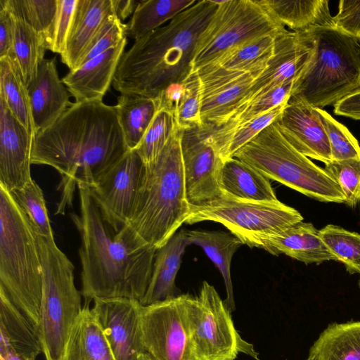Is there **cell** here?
<instances>
[{"label": "cell", "mask_w": 360, "mask_h": 360, "mask_svg": "<svg viewBox=\"0 0 360 360\" xmlns=\"http://www.w3.org/2000/svg\"><path fill=\"white\" fill-rule=\"evenodd\" d=\"M312 51L311 42L304 32L287 30L277 36L266 67L255 79L231 117L275 87L295 80L309 61Z\"/></svg>", "instance_id": "obj_16"}, {"label": "cell", "mask_w": 360, "mask_h": 360, "mask_svg": "<svg viewBox=\"0 0 360 360\" xmlns=\"http://www.w3.org/2000/svg\"><path fill=\"white\" fill-rule=\"evenodd\" d=\"M142 304L136 300L96 299L91 309L115 360H139L146 353L141 330Z\"/></svg>", "instance_id": "obj_17"}, {"label": "cell", "mask_w": 360, "mask_h": 360, "mask_svg": "<svg viewBox=\"0 0 360 360\" xmlns=\"http://www.w3.org/2000/svg\"><path fill=\"white\" fill-rule=\"evenodd\" d=\"M184 83L185 94L174 115L176 123L181 130L204 124L200 115V84L197 71L191 72Z\"/></svg>", "instance_id": "obj_43"}, {"label": "cell", "mask_w": 360, "mask_h": 360, "mask_svg": "<svg viewBox=\"0 0 360 360\" xmlns=\"http://www.w3.org/2000/svg\"><path fill=\"white\" fill-rule=\"evenodd\" d=\"M195 2L196 0L139 1L127 25V34L137 41L160 27Z\"/></svg>", "instance_id": "obj_34"}, {"label": "cell", "mask_w": 360, "mask_h": 360, "mask_svg": "<svg viewBox=\"0 0 360 360\" xmlns=\"http://www.w3.org/2000/svg\"><path fill=\"white\" fill-rule=\"evenodd\" d=\"M139 2L136 0H112L114 12L121 21L134 13Z\"/></svg>", "instance_id": "obj_50"}, {"label": "cell", "mask_w": 360, "mask_h": 360, "mask_svg": "<svg viewBox=\"0 0 360 360\" xmlns=\"http://www.w3.org/2000/svg\"><path fill=\"white\" fill-rule=\"evenodd\" d=\"M316 109L328 139L332 161L360 159V146L349 129L326 110Z\"/></svg>", "instance_id": "obj_42"}, {"label": "cell", "mask_w": 360, "mask_h": 360, "mask_svg": "<svg viewBox=\"0 0 360 360\" xmlns=\"http://www.w3.org/2000/svg\"><path fill=\"white\" fill-rule=\"evenodd\" d=\"M280 24L295 32L335 26L328 0H259Z\"/></svg>", "instance_id": "obj_27"}, {"label": "cell", "mask_w": 360, "mask_h": 360, "mask_svg": "<svg viewBox=\"0 0 360 360\" xmlns=\"http://www.w3.org/2000/svg\"><path fill=\"white\" fill-rule=\"evenodd\" d=\"M189 294L142 305L141 330L144 349L154 360H198L188 323Z\"/></svg>", "instance_id": "obj_12"}, {"label": "cell", "mask_w": 360, "mask_h": 360, "mask_svg": "<svg viewBox=\"0 0 360 360\" xmlns=\"http://www.w3.org/2000/svg\"><path fill=\"white\" fill-rule=\"evenodd\" d=\"M15 37V18L4 6L0 5V58L11 57Z\"/></svg>", "instance_id": "obj_48"}, {"label": "cell", "mask_w": 360, "mask_h": 360, "mask_svg": "<svg viewBox=\"0 0 360 360\" xmlns=\"http://www.w3.org/2000/svg\"><path fill=\"white\" fill-rule=\"evenodd\" d=\"M37 358L42 352L37 328L0 286V354Z\"/></svg>", "instance_id": "obj_26"}, {"label": "cell", "mask_w": 360, "mask_h": 360, "mask_svg": "<svg viewBox=\"0 0 360 360\" xmlns=\"http://www.w3.org/2000/svg\"><path fill=\"white\" fill-rule=\"evenodd\" d=\"M222 195L243 201L277 203L270 179L248 164L236 158L224 160L219 175Z\"/></svg>", "instance_id": "obj_25"}, {"label": "cell", "mask_w": 360, "mask_h": 360, "mask_svg": "<svg viewBox=\"0 0 360 360\" xmlns=\"http://www.w3.org/2000/svg\"><path fill=\"white\" fill-rule=\"evenodd\" d=\"M56 62L55 57L44 58L27 86L35 134L50 127L72 104Z\"/></svg>", "instance_id": "obj_20"}, {"label": "cell", "mask_w": 360, "mask_h": 360, "mask_svg": "<svg viewBox=\"0 0 360 360\" xmlns=\"http://www.w3.org/2000/svg\"><path fill=\"white\" fill-rule=\"evenodd\" d=\"M204 221L220 223L238 238L243 245L262 248V240L303 221L301 214L281 202H255L221 198L198 204H190L185 224Z\"/></svg>", "instance_id": "obj_10"}, {"label": "cell", "mask_w": 360, "mask_h": 360, "mask_svg": "<svg viewBox=\"0 0 360 360\" xmlns=\"http://www.w3.org/2000/svg\"><path fill=\"white\" fill-rule=\"evenodd\" d=\"M333 106L335 115L360 120V88L342 98Z\"/></svg>", "instance_id": "obj_49"}, {"label": "cell", "mask_w": 360, "mask_h": 360, "mask_svg": "<svg viewBox=\"0 0 360 360\" xmlns=\"http://www.w3.org/2000/svg\"><path fill=\"white\" fill-rule=\"evenodd\" d=\"M275 122L283 136L300 153L324 164L332 161L328 139L316 108L290 98Z\"/></svg>", "instance_id": "obj_19"}, {"label": "cell", "mask_w": 360, "mask_h": 360, "mask_svg": "<svg viewBox=\"0 0 360 360\" xmlns=\"http://www.w3.org/2000/svg\"><path fill=\"white\" fill-rule=\"evenodd\" d=\"M313 360H360V321L329 325L311 346Z\"/></svg>", "instance_id": "obj_30"}, {"label": "cell", "mask_w": 360, "mask_h": 360, "mask_svg": "<svg viewBox=\"0 0 360 360\" xmlns=\"http://www.w3.org/2000/svg\"><path fill=\"white\" fill-rule=\"evenodd\" d=\"M307 360H313V359L310 357H308Z\"/></svg>", "instance_id": "obj_53"}, {"label": "cell", "mask_w": 360, "mask_h": 360, "mask_svg": "<svg viewBox=\"0 0 360 360\" xmlns=\"http://www.w3.org/2000/svg\"><path fill=\"white\" fill-rule=\"evenodd\" d=\"M38 244L42 268L38 333L46 360H60L83 309L82 293L75 286V266L54 238L38 236Z\"/></svg>", "instance_id": "obj_8"}, {"label": "cell", "mask_w": 360, "mask_h": 360, "mask_svg": "<svg viewBox=\"0 0 360 360\" xmlns=\"http://www.w3.org/2000/svg\"><path fill=\"white\" fill-rule=\"evenodd\" d=\"M77 188L80 213L70 216L81 238L82 295L93 300L125 297L141 302L158 250L134 249L115 234L112 236L88 187Z\"/></svg>", "instance_id": "obj_3"}, {"label": "cell", "mask_w": 360, "mask_h": 360, "mask_svg": "<svg viewBox=\"0 0 360 360\" xmlns=\"http://www.w3.org/2000/svg\"><path fill=\"white\" fill-rule=\"evenodd\" d=\"M324 169L340 186L345 204L354 206L360 202V159L330 161Z\"/></svg>", "instance_id": "obj_44"}, {"label": "cell", "mask_w": 360, "mask_h": 360, "mask_svg": "<svg viewBox=\"0 0 360 360\" xmlns=\"http://www.w3.org/2000/svg\"><path fill=\"white\" fill-rule=\"evenodd\" d=\"M236 158L273 179L322 202L345 203L338 184L283 136L276 122L239 149Z\"/></svg>", "instance_id": "obj_7"}, {"label": "cell", "mask_w": 360, "mask_h": 360, "mask_svg": "<svg viewBox=\"0 0 360 360\" xmlns=\"http://www.w3.org/2000/svg\"><path fill=\"white\" fill-rule=\"evenodd\" d=\"M272 52L240 69L196 70L200 84V115L204 124L219 127L229 121L255 79L266 67Z\"/></svg>", "instance_id": "obj_15"}, {"label": "cell", "mask_w": 360, "mask_h": 360, "mask_svg": "<svg viewBox=\"0 0 360 360\" xmlns=\"http://www.w3.org/2000/svg\"><path fill=\"white\" fill-rule=\"evenodd\" d=\"M187 245L186 230L181 229L157 250L150 282L141 301L142 305H150L182 294L176 286L175 279Z\"/></svg>", "instance_id": "obj_24"}, {"label": "cell", "mask_w": 360, "mask_h": 360, "mask_svg": "<svg viewBox=\"0 0 360 360\" xmlns=\"http://www.w3.org/2000/svg\"><path fill=\"white\" fill-rule=\"evenodd\" d=\"M319 235L337 261L350 274H360V234L340 226L328 224L319 231Z\"/></svg>", "instance_id": "obj_39"}, {"label": "cell", "mask_w": 360, "mask_h": 360, "mask_svg": "<svg viewBox=\"0 0 360 360\" xmlns=\"http://www.w3.org/2000/svg\"><path fill=\"white\" fill-rule=\"evenodd\" d=\"M58 0H0V5L51 43L56 18Z\"/></svg>", "instance_id": "obj_35"}, {"label": "cell", "mask_w": 360, "mask_h": 360, "mask_svg": "<svg viewBox=\"0 0 360 360\" xmlns=\"http://www.w3.org/2000/svg\"><path fill=\"white\" fill-rule=\"evenodd\" d=\"M176 126L174 115L160 108L135 149L145 165H152L158 160Z\"/></svg>", "instance_id": "obj_40"}, {"label": "cell", "mask_w": 360, "mask_h": 360, "mask_svg": "<svg viewBox=\"0 0 360 360\" xmlns=\"http://www.w3.org/2000/svg\"><path fill=\"white\" fill-rule=\"evenodd\" d=\"M112 0H77L61 61L75 70L106 17L114 13Z\"/></svg>", "instance_id": "obj_23"}, {"label": "cell", "mask_w": 360, "mask_h": 360, "mask_svg": "<svg viewBox=\"0 0 360 360\" xmlns=\"http://www.w3.org/2000/svg\"><path fill=\"white\" fill-rule=\"evenodd\" d=\"M287 103L276 106L259 116L213 138L224 160L232 158L243 146L256 137L265 128L275 122L282 114Z\"/></svg>", "instance_id": "obj_36"}, {"label": "cell", "mask_w": 360, "mask_h": 360, "mask_svg": "<svg viewBox=\"0 0 360 360\" xmlns=\"http://www.w3.org/2000/svg\"><path fill=\"white\" fill-rule=\"evenodd\" d=\"M34 137L0 99V186L9 192L24 187L32 179Z\"/></svg>", "instance_id": "obj_18"}, {"label": "cell", "mask_w": 360, "mask_h": 360, "mask_svg": "<svg viewBox=\"0 0 360 360\" xmlns=\"http://www.w3.org/2000/svg\"><path fill=\"white\" fill-rule=\"evenodd\" d=\"M144 169L136 151L129 150L88 187L103 219L115 233L131 215Z\"/></svg>", "instance_id": "obj_13"}, {"label": "cell", "mask_w": 360, "mask_h": 360, "mask_svg": "<svg viewBox=\"0 0 360 360\" xmlns=\"http://www.w3.org/2000/svg\"><path fill=\"white\" fill-rule=\"evenodd\" d=\"M139 360H154L148 354L143 353L142 354L139 358Z\"/></svg>", "instance_id": "obj_52"}, {"label": "cell", "mask_w": 360, "mask_h": 360, "mask_svg": "<svg viewBox=\"0 0 360 360\" xmlns=\"http://www.w3.org/2000/svg\"><path fill=\"white\" fill-rule=\"evenodd\" d=\"M262 243V248L271 255L284 254L305 264L337 261L311 223L299 222L283 231L264 237Z\"/></svg>", "instance_id": "obj_22"}, {"label": "cell", "mask_w": 360, "mask_h": 360, "mask_svg": "<svg viewBox=\"0 0 360 360\" xmlns=\"http://www.w3.org/2000/svg\"><path fill=\"white\" fill-rule=\"evenodd\" d=\"M0 286L38 330L42 294L38 236L11 193L1 186Z\"/></svg>", "instance_id": "obj_6"}, {"label": "cell", "mask_w": 360, "mask_h": 360, "mask_svg": "<svg viewBox=\"0 0 360 360\" xmlns=\"http://www.w3.org/2000/svg\"><path fill=\"white\" fill-rule=\"evenodd\" d=\"M115 106L127 146L135 150L160 109V100L120 94Z\"/></svg>", "instance_id": "obj_31"}, {"label": "cell", "mask_w": 360, "mask_h": 360, "mask_svg": "<svg viewBox=\"0 0 360 360\" xmlns=\"http://www.w3.org/2000/svg\"><path fill=\"white\" fill-rule=\"evenodd\" d=\"M182 130L177 124L158 160L145 165L127 224L115 235L134 249L158 250L177 232L190 212L182 162Z\"/></svg>", "instance_id": "obj_4"}, {"label": "cell", "mask_w": 360, "mask_h": 360, "mask_svg": "<svg viewBox=\"0 0 360 360\" xmlns=\"http://www.w3.org/2000/svg\"><path fill=\"white\" fill-rule=\"evenodd\" d=\"M217 3V8L194 49L191 72L244 42L267 34L278 36L288 30L259 0H222Z\"/></svg>", "instance_id": "obj_9"}, {"label": "cell", "mask_w": 360, "mask_h": 360, "mask_svg": "<svg viewBox=\"0 0 360 360\" xmlns=\"http://www.w3.org/2000/svg\"><path fill=\"white\" fill-rule=\"evenodd\" d=\"M313 51L294 81L290 98L314 108L335 105L360 88V44L335 26L304 32Z\"/></svg>", "instance_id": "obj_5"}, {"label": "cell", "mask_w": 360, "mask_h": 360, "mask_svg": "<svg viewBox=\"0 0 360 360\" xmlns=\"http://www.w3.org/2000/svg\"><path fill=\"white\" fill-rule=\"evenodd\" d=\"M214 126L182 130L181 150L187 199L198 205L222 196L219 175L224 162L213 138Z\"/></svg>", "instance_id": "obj_14"}, {"label": "cell", "mask_w": 360, "mask_h": 360, "mask_svg": "<svg viewBox=\"0 0 360 360\" xmlns=\"http://www.w3.org/2000/svg\"><path fill=\"white\" fill-rule=\"evenodd\" d=\"M127 25L124 24L115 13L108 15L75 69L109 49L119 44L124 39L127 38Z\"/></svg>", "instance_id": "obj_45"}, {"label": "cell", "mask_w": 360, "mask_h": 360, "mask_svg": "<svg viewBox=\"0 0 360 360\" xmlns=\"http://www.w3.org/2000/svg\"><path fill=\"white\" fill-rule=\"evenodd\" d=\"M129 150L115 106L102 101L75 102L50 127L35 134L31 162L60 176L57 214L72 205L76 187H90Z\"/></svg>", "instance_id": "obj_1"}, {"label": "cell", "mask_w": 360, "mask_h": 360, "mask_svg": "<svg viewBox=\"0 0 360 360\" xmlns=\"http://www.w3.org/2000/svg\"><path fill=\"white\" fill-rule=\"evenodd\" d=\"M0 99L15 118L35 136L27 86L11 57L0 58Z\"/></svg>", "instance_id": "obj_32"}, {"label": "cell", "mask_w": 360, "mask_h": 360, "mask_svg": "<svg viewBox=\"0 0 360 360\" xmlns=\"http://www.w3.org/2000/svg\"><path fill=\"white\" fill-rule=\"evenodd\" d=\"M335 26L360 40V0H341L333 16Z\"/></svg>", "instance_id": "obj_47"}, {"label": "cell", "mask_w": 360, "mask_h": 360, "mask_svg": "<svg viewBox=\"0 0 360 360\" xmlns=\"http://www.w3.org/2000/svg\"><path fill=\"white\" fill-rule=\"evenodd\" d=\"M295 80H290L271 89L232 116L223 126L214 127L215 134H223L260 115L288 102Z\"/></svg>", "instance_id": "obj_41"}, {"label": "cell", "mask_w": 360, "mask_h": 360, "mask_svg": "<svg viewBox=\"0 0 360 360\" xmlns=\"http://www.w3.org/2000/svg\"><path fill=\"white\" fill-rule=\"evenodd\" d=\"M46 50V37L15 18V37L11 58L15 63L27 86L36 77Z\"/></svg>", "instance_id": "obj_33"}, {"label": "cell", "mask_w": 360, "mask_h": 360, "mask_svg": "<svg viewBox=\"0 0 360 360\" xmlns=\"http://www.w3.org/2000/svg\"><path fill=\"white\" fill-rule=\"evenodd\" d=\"M201 0L166 25L135 41L122 54L112 86L120 94L158 98L169 86L184 81L198 38L217 8Z\"/></svg>", "instance_id": "obj_2"}, {"label": "cell", "mask_w": 360, "mask_h": 360, "mask_svg": "<svg viewBox=\"0 0 360 360\" xmlns=\"http://www.w3.org/2000/svg\"><path fill=\"white\" fill-rule=\"evenodd\" d=\"M276 37L267 34L244 42L197 71L237 70L246 67L271 53Z\"/></svg>", "instance_id": "obj_37"}, {"label": "cell", "mask_w": 360, "mask_h": 360, "mask_svg": "<svg viewBox=\"0 0 360 360\" xmlns=\"http://www.w3.org/2000/svg\"><path fill=\"white\" fill-rule=\"evenodd\" d=\"M77 0H58L51 43L49 50L63 53Z\"/></svg>", "instance_id": "obj_46"}, {"label": "cell", "mask_w": 360, "mask_h": 360, "mask_svg": "<svg viewBox=\"0 0 360 360\" xmlns=\"http://www.w3.org/2000/svg\"><path fill=\"white\" fill-rule=\"evenodd\" d=\"M127 38L117 46L88 60L62 79L75 102L102 101L124 52Z\"/></svg>", "instance_id": "obj_21"}, {"label": "cell", "mask_w": 360, "mask_h": 360, "mask_svg": "<svg viewBox=\"0 0 360 360\" xmlns=\"http://www.w3.org/2000/svg\"><path fill=\"white\" fill-rule=\"evenodd\" d=\"M359 286H360V280H359Z\"/></svg>", "instance_id": "obj_54"}, {"label": "cell", "mask_w": 360, "mask_h": 360, "mask_svg": "<svg viewBox=\"0 0 360 360\" xmlns=\"http://www.w3.org/2000/svg\"><path fill=\"white\" fill-rule=\"evenodd\" d=\"M187 243L200 246L220 271L224 281L226 297L224 300L232 313L236 309L231 277L233 255L243 243L231 232L222 231L186 230Z\"/></svg>", "instance_id": "obj_29"}, {"label": "cell", "mask_w": 360, "mask_h": 360, "mask_svg": "<svg viewBox=\"0 0 360 360\" xmlns=\"http://www.w3.org/2000/svg\"><path fill=\"white\" fill-rule=\"evenodd\" d=\"M37 358L14 352L0 354V360H36Z\"/></svg>", "instance_id": "obj_51"}, {"label": "cell", "mask_w": 360, "mask_h": 360, "mask_svg": "<svg viewBox=\"0 0 360 360\" xmlns=\"http://www.w3.org/2000/svg\"><path fill=\"white\" fill-rule=\"evenodd\" d=\"M60 360H115L89 305L74 325Z\"/></svg>", "instance_id": "obj_28"}, {"label": "cell", "mask_w": 360, "mask_h": 360, "mask_svg": "<svg viewBox=\"0 0 360 360\" xmlns=\"http://www.w3.org/2000/svg\"><path fill=\"white\" fill-rule=\"evenodd\" d=\"M38 236L53 237L44 193L32 179L24 187L10 192Z\"/></svg>", "instance_id": "obj_38"}, {"label": "cell", "mask_w": 360, "mask_h": 360, "mask_svg": "<svg viewBox=\"0 0 360 360\" xmlns=\"http://www.w3.org/2000/svg\"><path fill=\"white\" fill-rule=\"evenodd\" d=\"M191 338L198 360H234L239 352L257 358L234 326L231 312L213 285L204 281L199 294L190 295L188 306Z\"/></svg>", "instance_id": "obj_11"}]
</instances>
